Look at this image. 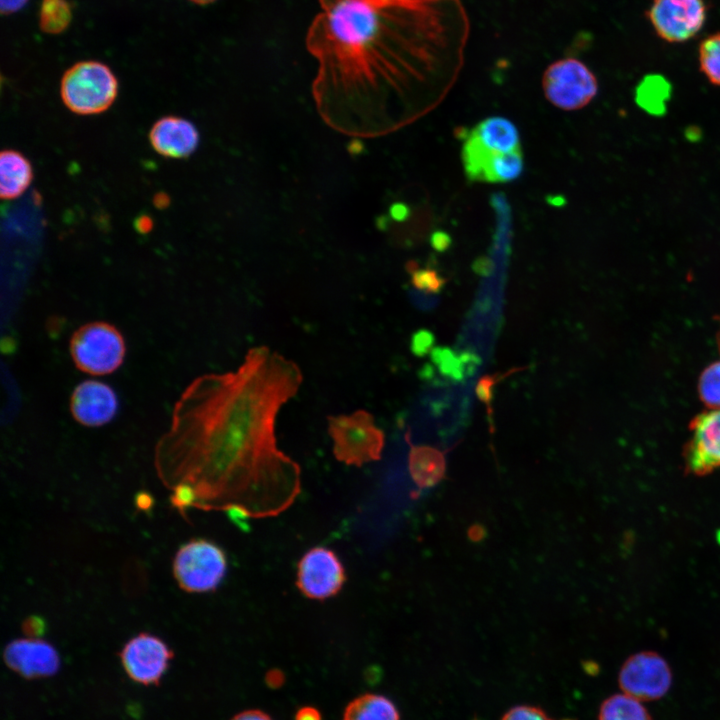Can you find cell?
<instances>
[{"instance_id":"277c9868","label":"cell","mask_w":720,"mask_h":720,"mask_svg":"<svg viewBox=\"0 0 720 720\" xmlns=\"http://www.w3.org/2000/svg\"><path fill=\"white\" fill-rule=\"evenodd\" d=\"M69 352L78 370L91 376H104L123 364L126 344L122 333L113 324L91 321L73 332Z\"/></svg>"},{"instance_id":"44dd1931","label":"cell","mask_w":720,"mask_h":720,"mask_svg":"<svg viewBox=\"0 0 720 720\" xmlns=\"http://www.w3.org/2000/svg\"><path fill=\"white\" fill-rule=\"evenodd\" d=\"M598 720H652V717L642 701L622 692L603 701Z\"/></svg>"},{"instance_id":"4dcf8cb0","label":"cell","mask_w":720,"mask_h":720,"mask_svg":"<svg viewBox=\"0 0 720 720\" xmlns=\"http://www.w3.org/2000/svg\"><path fill=\"white\" fill-rule=\"evenodd\" d=\"M231 720H272L271 717L263 711L252 709L236 714Z\"/></svg>"},{"instance_id":"7a4b0ae2","label":"cell","mask_w":720,"mask_h":720,"mask_svg":"<svg viewBox=\"0 0 720 720\" xmlns=\"http://www.w3.org/2000/svg\"><path fill=\"white\" fill-rule=\"evenodd\" d=\"M302 380L296 363L258 346L236 370L185 388L154 451L156 473L183 517L192 508L234 520L273 517L294 503L301 469L278 449L275 421Z\"/></svg>"},{"instance_id":"d590c367","label":"cell","mask_w":720,"mask_h":720,"mask_svg":"<svg viewBox=\"0 0 720 720\" xmlns=\"http://www.w3.org/2000/svg\"><path fill=\"white\" fill-rule=\"evenodd\" d=\"M432 244L438 251H443L448 246L447 237L444 239L440 238V234H436L433 236Z\"/></svg>"},{"instance_id":"30bf717a","label":"cell","mask_w":720,"mask_h":720,"mask_svg":"<svg viewBox=\"0 0 720 720\" xmlns=\"http://www.w3.org/2000/svg\"><path fill=\"white\" fill-rule=\"evenodd\" d=\"M120 661L128 677L145 685H158L174 657L160 637L141 632L130 638L120 651Z\"/></svg>"},{"instance_id":"e575fe53","label":"cell","mask_w":720,"mask_h":720,"mask_svg":"<svg viewBox=\"0 0 720 720\" xmlns=\"http://www.w3.org/2000/svg\"><path fill=\"white\" fill-rule=\"evenodd\" d=\"M409 213L408 207L403 203H394L390 206L389 214L396 221H403Z\"/></svg>"},{"instance_id":"5b68a950","label":"cell","mask_w":720,"mask_h":720,"mask_svg":"<svg viewBox=\"0 0 720 720\" xmlns=\"http://www.w3.org/2000/svg\"><path fill=\"white\" fill-rule=\"evenodd\" d=\"M328 433L334 456L340 462L360 467L381 458L385 435L366 410L329 416Z\"/></svg>"},{"instance_id":"3957f363","label":"cell","mask_w":720,"mask_h":720,"mask_svg":"<svg viewBox=\"0 0 720 720\" xmlns=\"http://www.w3.org/2000/svg\"><path fill=\"white\" fill-rule=\"evenodd\" d=\"M118 87V79L108 65L97 60H84L63 73L60 95L73 113L95 115L114 103Z\"/></svg>"},{"instance_id":"d6a6232c","label":"cell","mask_w":720,"mask_h":720,"mask_svg":"<svg viewBox=\"0 0 720 720\" xmlns=\"http://www.w3.org/2000/svg\"><path fill=\"white\" fill-rule=\"evenodd\" d=\"M467 535L470 541L480 542L486 538L487 530L483 525L477 523L469 527Z\"/></svg>"},{"instance_id":"6da1fadb","label":"cell","mask_w":720,"mask_h":720,"mask_svg":"<svg viewBox=\"0 0 720 720\" xmlns=\"http://www.w3.org/2000/svg\"><path fill=\"white\" fill-rule=\"evenodd\" d=\"M306 47L322 120L359 138L395 132L433 110L463 65L459 0H319Z\"/></svg>"},{"instance_id":"603a6c76","label":"cell","mask_w":720,"mask_h":720,"mask_svg":"<svg viewBox=\"0 0 720 720\" xmlns=\"http://www.w3.org/2000/svg\"><path fill=\"white\" fill-rule=\"evenodd\" d=\"M432 362L439 372L452 380L461 381L475 370V363L468 353L458 356L447 347H435L430 353Z\"/></svg>"},{"instance_id":"ffe728a7","label":"cell","mask_w":720,"mask_h":720,"mask_svg":"<svg viewBox=\"0 0 720 720\" xmlns=\"http://www.w3.org/2000/svg\"><path fill=\"white\" fill-rule=\"evenodd\" d=\"M343 720H399V713L388 698L367 693L354 698L346 706Z\"/></svg>"},{"instance_id":"484cf974","label":"cell","mask_w":720,"mask_h":720,"mask_svg":"<svg viewBox=\"0 0 720 720\" xmlns=\"http://www.w3.org/2000/svg\"><path fill=\"white\" fill-rule=\"evenodd\" d=\"M521 370V368H512L505 373H494L482 376L475 387V393L478 399L485 404L489 423L492 425V400L496 384L501 382L507 376Z\"/></svg>"},{"instance_id":"1f68e13d","label":"cell","mask_w":720,"mask_h":720,"mask_svg":"<svg viewBox=\"0 0 720 720\" xmlns=\"http://www.w3.org/2000/svg\"><path fill=\"white\" fill-rule=\"evenodd\" d=\"M28 0H0L2 14L9 15L21 10Z\"/></svg>"},{"instance_id":"d4e9b609","label":"cell","mask_w":720,"mask_h":720,"mask_svg":"<svg viewBox=\"0 0 720 720\" xmlns=\"http://www.w3.org/2000/svg\"><path fill=\"white\" fill-rule=\"evenodd\" d=\"M697 390L707 408H720V358L703 369Z\"/></svg>"},{"instance_id":"e0dca14e","label":"cell","mask_w":720,"mask_h":720,"mask_svg":"<svg viewBox=\"0 0 720 720\" xmlns=\"http://www.w3.org/2000/svg\"><path fill=\"white\" fill-rule=\"evenodd\" d=\"M410 447L408 469L417 488H432L442 481L446 473L444 453L428 445Z\"/></svg>"},{"instance_id":"ba28073f","label":"cell","mask_w":720,"mask_h":720,"mask_svg":"<svg viewBox=\"0 0 720 720\" xmlns=\"http://www.w3.org/2000/svg\"><path fill=\"white\" fill-rule=\"evenodd\" d=\"M668 662L657 652L641 651L622 664L618 684L621 691L642 702L664 697L672 685Z\"/></svg>"},{"instance_id":"8992f818","label":"cell","mask_w":720,"mask_h":720,"mask_svg":"<svg viewBox=\"0 0 720 720\" xmlns=\"http://www.w3.org/2000/svg\"><path fill=\"white\" fill-rule=\"evenodd\" d=\"M172 572L179 588L187 593L213 592L226 575V554L214 542L194 538L175 553Z\"/></svg>"},{"instance_id":"52a82bcc","label":"cell","mask_w":720,"mask_h":720,"mask_svg":"<svg viewBox=\"0 0 720 720\" xmlns=\"http://www.w3.org/2000/svg\"><path fill=\"white\" fill-rule=\"evenodd\" d=\"M545 98L563 111L586 107L597 95L598 82L592 71L580 60L564 58L550 64L543 73Z\"/></svg>"},{"instance_id":"7c38bea8","label":"cell","mask_w":720,"mask_h":720,"mask_svg":"<svg viewBox=\"0 0 720 720\" xmlns=\"http://www.w3.org/2000/svg\"><path fill=\"white\" fill-rule=\"evenodd\" d=\"M647 16L660 38L680 43L702 29L707 7L704 0H652Z\"/></svg>"},{"instance_id":"74e56055","label":"cell","mask_w":720,"mask_h":720,"mask_svg":"<svg viewBox=\"0 0 720 720\" xmlns=\"http://www.w3.org/2000/svg\"><path fill=\"white\" fill-rule=\"evenodd\" d=\"M188 1H190L194 4H197V5H208V4L215 2L216 0H188Z\"/></svg>"},{"instance_id":"cb8c5ba5","label":"cell","mask_w":720,"mask_h":720,"mask_svg":"<svg viewBox=\"0 0 720 720\" xmlns=\"http://www.w3.org/2000/svg\"><path fill=\"white\" fill-rule=\"evenodd\" d=\"M699 66L710 83L720 86V33L710 35L700 43Z\"/></svg>"},{"instance_id":"8d00e7d4","label":"cell","mask_w":720,"mask_h":720,"mask_svg":"<svg viewBox=\"0 0 720 720\" xmlns=\"http://www.w3.org/2000/svg\"><path fill=\"white\" fill-rule=\"evenodd\" d=\"M266 680H267V682L270 683L271 686H275V685H279L282 682L283 677L280 672L273 671L267 675Z\"/></svg>"},{"instance_id":"ac0fdd59","label":"cell","mask_w":720,"mask_h":720,"mask_svg":"<svg viewBox=\"0 0 720 720\" xmlns=\"http://www.w3.org/2000/svg\"><path fill=\"white\" fill-rule=\"evenodd\" d=\"M467 134L481 145L502 152L521 150L520 134L515 124L502 116L487 117Z\"/></svg>"},{"instance_id":"9c48e42d","label":"cell","mask_w":720,"mask_h":720,"mask_svg":"<svg viewBox=\"0 0 720 720\" xmlns=\"http://www.w3.org/2000/svg\"><path fill=\"white\" fill-rule=\"evenodd\" d=\"M461 160L464 174L470 182L509 183L518 179L524 170L522 149L512 152L493 150L467 133L463 137Z\"/></svg>"},{"instance_id":"f1b7e54d","label":"cell","mask_w":720,"mask_h":720,"mask_svg":"<svg viewBox=\"0 0 720 720\" xmlns=\"http://www.w3.org/2000/svg\"><path fill=\"white\" fill-rule=\"evenodd\" d=\"M434 343L433 334L426 329H420L412 335L410 348L414 355L423 357L431 353Z\"/></svg>"},{"instance_id":"4fadbf2b","label":"cell","mask_w":720,"mask_h":720,"mask_svg":"<svg viewBox=\"0 0 720 720\" xmlns=\"http://www.w3.org/2000/svg\"><path fill=\"white\" fill-rule=\"evenodd\" d=\"M690 438L685 448L689 472L706 475L720 468V408H708L690 423Z\"/></svg>"},{"instance_id":"4316f807","label":"cell","mask_w":720,"mask_h":720,"mask_svg":"<svg viewBox=\"0 0 720 720\" xmlns=\"http://www.w3.org/2000/svg\"><path fill=\"white\" fill-rule=\"evenodd\" d=\"M408 269L411 272L412 285L427 294L439 293L446 283V279L442 278L433 269H418L416 266L413 269Z\"/></svg>"},{"instance_id":"5bb4252c","label":"cell","mask_w":720,"mask_h":720,"mask_svg":"<svg viewBox=\"0 0 720 720\" xmlns=\"http://www.w3.org/2000/svg\"><path fill=\"white\" fill-rule=\"evenodd\" d=\"M69 408L77 423L96 428L114 419L119 409V401L111 386L90 379L75 386L70 396Z\"/></svg>"},{"instance_id":"836d02e7","label":"cell","mask_w":720,"mask_h":720,"mask_svg":"<svg viewBox=\"0 0 720 720\" xmlns=\"http://www.w3.org/2000/svg\"><path fill=\"white\" fill-rule=\"evenodd\" d=\"M295 720H321V714L317 709L306 706L297 711Z\"/></svg>"},{"instance_id":"d6986e66","label":"cell","mask_w":720,"mask_h":720,"mask_svg":"<svg viewBox=\"0 0 720 720\" xmlns=\"http://www.w3.org/2000/svg\"><path fill=\"white\" fill-rule=\"evenodd\" d=\"M32 179V165L22 153L12 149L1 152L0 196L3 200H13L21 196Z\"/></svg>"},{"instance_id":"8fae6325","label":"cell","mask_w":720,"mask_h":720,"mask_svg":"<svg viewBox=\"0 0 720 720\" xmlns=\"http://www.w3.org/2000/svg\"><path fill=\"white\" fill-rule=\"evenodd\" d=\"M345 581L346 574L341 560L327 547L309 549L298 563L296 585L309 599L333 597L342 589Z\"/></svg>"},{"instance_id":"f35d334b","label":"cell","mask_w":720,"mask_h":720,"mask_svg":"<svg viewBox=\"0 0 720 720\" xmlns=\"http://www.w3.org/2000/svg\"><path fill=\"white\" fill-rule=\"evenodd\" d=\"M718 323H719V326H718L717 340H718V346H719V350H720V316L718 319Z\"/></svg>"},{"instance_id":"9a60e30c","label":"cell","mask_w":720,"mask_h":720,"mask_svg":"<svg viewBox=\"0 0 720 720\" xmlns=\"http://www.w3.org/2000/svg\"><path fill=\"white\" fill-rule=\"evenodd\" d=\"M6 665L26 679L50 677L60 667L56 648L40 638H18L10 641L3 652Z\"/></svg>"},{"instance_id":"83f0119b","label":"cell","mask_w":720,"mask_h":720,"mask_svg":"<svg viewBox=\"0 0 720 720\" xmlns=\"http://www.w3.org/2000/svg\"><path fill=\"white\" fill-rule=\"evenodd\" d=\"M501 720H554L543 710L532 706H516L510 709Z\"/></svg>"},{"instance_id":"2e32d148","label":"cell","mask_w":720,"mask_h":720,"mask_svg":"<svg viewBox=\"0 0 720 720\" xmlns=\"http://www.w3.org/2000/svg\"><path fill=\"white\" fill-rule=\"evenodd\" d=\"M149 141L161 156L181 159L195 152L200 134L191 121L178 116H165L151 127Z\"/></svg>"},{"instance_id":"7402d4cb","label":"cell","mask_w":720,"mask_h":720,"mask_svg":"<svg viewBox=\"0 0 720 720\" xmlns=\"http://www.w3.org/2000/svg\"><path fill=\"white\" fill-rule=\"evenodd\" d=\"M73 9L68 0H41L39 28L49 35L63 33L71 24Z\"/></svg>"},{"instance_id":"f546056e","label":"cell","mask_w":720,"mask_h":720,"mask_svg":"<svg viewBox=\"0 0 720 720\" xmlns=\"http://www.w3.org/2000/svg\"><path fill=\"white\" fill-rule=\"evenodd\" d=\"M46 623L39 616H30L22 624V629L27 637L39 638L45 631Z\"/></svg>"}]
</instances>
